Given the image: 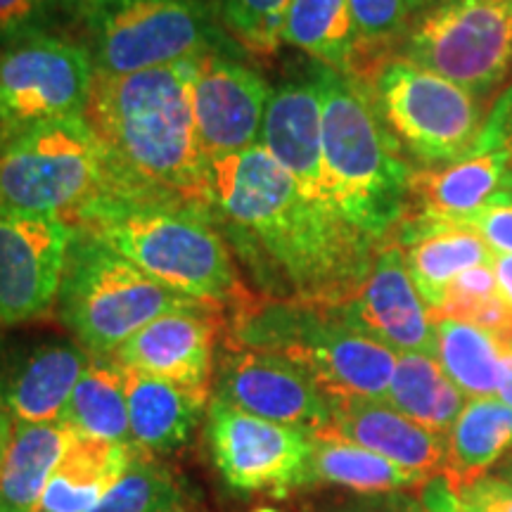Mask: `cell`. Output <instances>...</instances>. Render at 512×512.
Wrapping results in <instances>:
<instances>
[{"mask_svg":"<svg viewBox=\"0 0 512 512\" xmlns=\"http://www.w3.org/2000/svg\"><path fill=\"white\" fill-rule=\"evenodd\" d=\"M498 477H503V479H508V482H512V458L503 465V472Z\"/></svg>","mask_w":512,"mask_h":512,"instance_id":"f6af8a7d","label":"cell"},{"mask_svg":"<svg viewBox=\"0 0 512 512\" xmlns=\"http://www.w3.org/2000/svg\"><path fill=\"white\" fill-rule=\"evenodd\" d=\"M131 444L140 453H164L192 437L204 403L176 384L124 368Z\"/></svg>","mask_w":512,"mask_h":512,"instance_id":"cb8c5ba5","label":"cell"},{"mask_svg":"<svg viewBox=\"0 0 512 512\" xmlns=\"http://www.w3.org/2000/svg\"><path fill=\"white\" fill-rule=\"evenodd\" d=\"M283 43L302 50L320 67L347 74L356 43L349 0H292Z\"/></svg>","mask_w":512,"mask_h":512,"instance_id":"f1b7e54d","label":"cell"},{"mask_svg":"<svg viewBox=\"0 0 512 512\" xmlns=\"http://www.w3.org/2000/svg\"><path fill=\"white\" fill-rule=\"evenodd\" d=\"M498 155L503 162V190H512V86L503 88L491 102L484 128L472 157Z\"/></svg>","mask_w":512,"mask_h":512,"instance_id":"836d02e7","label":"cell"},{"mask_svg":"<svg viewBox=\"0 0 512 512\" xmlns=\"http://www.w3.org/2000/svg\"><path fill=\"white\" fill-rule=\"evenodd\" d=\"M74 228L93 235L171 290L211 306H240L242 285L233 249L209 216L152 204L100 202Z\"/></svg>","mask_w":512,"mask_h":512,"instance_id":"277c9868","label":"cell"},{"mask_svg":"<svg viewBox=\"0 0 512 512\" xmlns=\"http://www.w3.org/2000/svg\"><path fill=\"white\" fill-rule=\"evenodd\" d=\"M406 3H408V8H411L413 15H418V12L427 10V8H430V5L437 3V0H406Z\"/></svg>","mask_w":512,"mask_h":512,"instance_id":"ee69618b","label":"cell"},{"mask_svg":"<svg viewBox=\"0 0 512 512\" xmlns=\"http://www.w3.org/2000/svg\"><path fill=\"white\" fill-rule=\"evenodd\" d=\"M463 226L475 228L496 254H512V207L486 204V207L472 211Z\"/></svg>","mask_w":512,"mask_h":512,"instance_id":"d590c367","label":"cell"},{"mask_svg":"<svg viewBox=\"0 0 512 512\" xmlns=\"http://www.w3.org/2000/svg\"><path fill=\"white\" fill-rule=\"evenodd\" d=\"M498 190H503L498 155L467 157L448 166H418L408 185L403 219L463 223L472 211L486 207Z\"/></svg>","mask_w":512,"mask_h":512,"instance_id":"7402d4cb","label":"cell"},{"mask_svg":"<svg viewBox=\"0 0 512 512\" xmlns=\"http://www.w3.org/2000/svg\"><path fill=\"white\" fill-rule=\"evenodd\" d=\"M60 299L62 323L93 358H112L152 320L176 311H219L157 283L93 235L74 228Z\"/></svg>","mask_w":512,"mask_h":512,"instance_id":"5b68a950","label":"cell"},{"mask_svg":"<svg viewBox=\"0 0 512 512\" xmlns=\"http://www.w3.org/2000/svg\"><path fill=\"white\" fill-rule=\"evenodd\" d=\"M93 356L79 342H43L0 363V411L17 422H60Z\"/></svg>","mask_w":512,"mask_h":512,"instance_id":"ac0fdd59","label":"cell"},{"mask_svg":"<svg viewBox=\"0 0 512 512\" xmlns=\"http://www.w3.org/2000/svg\"><path fill=\"white\" fill-rule=\"evenodd\" d=\"M91 512H183L181 489L150 453L136 451L128 470Z\"/></svg>","mask_w":512,"mask_h":512,"instance_id":"1f68e13d","label":"cell"},{"mask_svg":"<svg viewBox=\"0 0 512 512\" xmlns=\"http://www.w3.org/2000/svg\"><path fill=\"white\" fill-rule=\"evenodd\" d=\"M437 361L470 399H494L501 387L503 349L489 332L458 320H434Z\"/></svg>","mask_w":512,"mask_h":512,"instance_id":"f546056e","label":"cell"},{"mask_svg":"<svg viewBox=\"0 0 512 512\" xmlns=\"http://www.w3.org/2000/svg\"><path fill=\"white\" fill-rule=\"evenodd\" d=\"M60 3V10L67 12L69 17L86 19V22H95V19L117 8L124 0H57Z\"/></svg>","mask_w":512,"mask_h":512,"instance_id":"f35d334b","label":"cell"},{"mask_svg":"<svg viewBox=\"0 0 512 512\" xmlns=\"http://www.w3.org/2000/svg\"><path fill=\"white\" fill-rule=\"evenodd\" d=\"M60 422L81 437L131 444L124 370L114 358H93L76 382Z\"/></svg>","mask_w":512,"mask_h":512,"instance_id":"83f0119b","label":"cell"},{"mask_svg":"<svg viewBox=\"0 0 512 512\" xmlns=\"http://www.w3.org/2000/svg\"><path fill=\"white\" fill-rule=\"evenodd\" d=\"M401 247L415 287L430 313L439 309L446 287L460 273L475 266L494 264V252L475 228L463 223H434L403 219L392 240Z\"/></svg>","mask_w":512,"mask_h":512,"instance_id":"ffe728a7","label":"cell"},{"mask_svg":"<svg viewBox=\"0 0 512 512\" xmlns=\"http://www.w3.org/2000/svg\"><path fill=\"white\" fill-rule=\"evenodd\" d=\"M271 93L264 76L230 53L197 57L192 110L209 162L240 155L261 143Z\"/></svg>","mask_w":512,"mask_h":512,"instance_id":"5bb4252c","label":"cell"},{"mask_svg":"<svg viewBox=\"0 0 512 512\" xmlns=\"http://www.w3.org/2000/svg\"><path fill=\"white\" fill-rule=\"evenodd\" d=\"M335 311L351 328L377 339L396 354L437 358V332L430 306L422 302L401 247L394 242L380 247L366 283L347 306Z\"/></svg>","mask_w":512,"mask_h":512,"instance_id":"9a60e30c","label":"cell"},{"mask_svg":"<svg viewBox=\"0 0 512 512\" xmlns=\"http://www.w3.org/2000/svg\"><path fill=\"white\" fill-rule=\"evenodd\" d=\"M214 223L266 299L342 309L373 271L382 242L306 197L261 145L211 162Z\"/></svg>","mask_w":512,"mask_h":512,"instance_id":"6da1fadb","label":"cell"},{"mask_svg":"<svg viewBox=\"0 0 512 512\" xmlns=\"http://www.w3.org/2000/svg\"><path fill=\"white\" fill-rule=\"evenodd\" d=\"M216 399L306 432L330 427L328 396L299 363L275 351L230 347L219 370Z\"/></svg>","mask_w":512,"mask_h":512,"instance_id":"4fadbf2b","label":"cell"},{"mask_svg":"<svg viewBox=\"0 0 512 512\" xmlns=\"http://www.w3.org/2000/svg\"><path fill=\"white\" fill-rule=\"evenodd\" d=\"M219 311H176L152 320L114 351L119 366L159 377L207 401L214 382Z\"/></svg>","mask_w":512,"mask_h":512,"instance_id":"2e32d148","label":"cell"},{"mask_svg":"<svg viewBox=\"0 0 512 512\" xmlns=\"http://www.w3.org/2000/svg\"><path fill=\"white\" fill-rule=\"evenodd\" d=\"M475 512H512V482L503 477H484L456 494Z\"/></svg>","mask_w":512,"mask_h":512,"instance_id":"8d00e7d4","label":"cell"},{"mask_svg":"<svg viewBox=\"0 0 512 512\" xmlns=\"http://www.w3.org/2000/svg\"><path fill=\"white\" fill-rule=\"evenodd\" d=\"M74 226L0 209V325L36 320L60 299Z\"/></svg>","mask_w":512,"mask_h":512,"instance_id":"7c38bea8","label":"cell"},{"mask_svg":"<svg viewBox=\"0 0 512 512\" xmlns=\"http://www.w3.org/2000/svg\"><path fill=\"white\" fill-rule=\"evenodd\" d=\"M195 60L126 76L95 72L83 119L107 162L110 195L102 202L152 204L214 219L211 162L192 110Z\"/></svg>","mask_w":512,"mask_h":512,"instance_id":"7a4b0ae2","label":"cell"},{"mask_svg":"<svg viewBox=\"0 0 512 512\" xmlns=\"http://www.w3.org/2000/svg\"><path fill=\"white\" fill-rule=\"evenodd\" d=\"M256 512H278V510H273V508H259Z\"/></svg>","mask_w":512,"mask_h":512,"instance_id":"bcb514c9","label":"cell"},{"mask_svg":"<svg viewBox=\"0 0 512 512\" xmlns=\"http://www.w3.org/2000/svg\"><path fill=\"white\" fill-rule=\"evenodd\" d=\"M323 88V164L330 202L370 238L387 245L408 207L413 169L368 88L320 67Z\"/></svg>","mask_w":512,"mask_h":512,"instance_id":"3957f363","label":"cell"},{"mask_svg":"<svg viewBox=\"0 0 512 512\" xmlns=\"http://www.w3.org/2000/svg\"><path fill=\"white\" fill-rule=\"evenodd\" d=\"M351 444L368 448L427 479L441 477L446 463V437L396 411L387 401L332 399L330 427Z\"/></svg>","mask_w":512,"mask_h":512,"instance_id":"d6986e66","label":"cell"},{"mask_svg":"<svg viewBox=\"0 0 512 512\" xmlns=\"http://www.w3.org/2000/svg\"><path fill=\"white\" fill-rule=\"evenodd\" d=\"M512 448V408L501 399H470L446 434L444 482L453 494L489 477Z\"/></svg>","mask_w":512,"mask_h":512,"instance_id":"d4e9b609","label":"cell"},{"mask_svg":"<svg viewBox=\"0 0 512 512\" xmlns=\"http://www.w3.org/2000/svg\"><path fill=\"white\" fill-rule=\"evenodd\" d=\"M57 0H0V46L46 34Z\"/></svg>","mask_w":512,"mask_h":512,"instance_id":"e575fe53","label":"cell"},{"mask_svg":"<svg viewBox=\"0 0 512 512\" xmlns=\"http://www.w3.org/2000/svg\"><path fill=\"white\" fill-rule=\"evenodd\" d=\"M93 57L79 43L38 34L0 50V145L31 128L83 117Z\"/></svg>","mask_w":512,"mask_h":512,"instance_id":"30bf717a","label":"cell"},{"mask_svg":"<svg viewBox=\"0 0 512 512\" xmlns=\"http://www.w3.org/2000/svg\"><path fill=\"white\" fill-rule=\"evenodd\" d=\"M349 10L356 43L344 76L370 86L384 64L399 57L413 12L406 0H349Z\"/></svg>","mask_w":512,"mask_h":512,"instance_id":"4dcf8cb0","label":"cell"},{"mask_svg":"<svg viewBox=\"0 0 512 512\" xmlns=\"http://www.w3.org/2000/svg\"><path fill=\"white\" fill-rule=\"evenodd\" d=\"M354 512H427L425 505H415L411 501H389V503H373V505H358Z\"/></svg>","mask_w":512,"mask_h":512,"instance_id":"60d3db41","label":"cell"},{"mask_svg":"<svg viewBox=\"0 0 512 512\" xmlns=\"http://www.w3.org/2000/svg\"><path fill=\"white\" fill-rule=\"evenodd\" d=\"M136 446L95 437H69L48 479L38 512H91L128 470Z\"/></svg>","mask_w":512,"mask_h":512,"instance_id":"603a6c76","label":"cell"},{"mask_svg":"<svg viewBox=\"0 0 512 512\" xmlns=\"http://www.w3.org/2000/svg\"><path fill=\"white\" fill-rule=\"evenodd\" d=\"M335 484L358 494H396L403 489H418L430 479L415 475L406 467L377 453L342 439L332 430L311 432V456L304 484Z\"/></svg>","mask_w":512,"mask_h":512,"instance_id":"484cf974","label":"cell"},{"mask_svg":"<svg viewBox=\"0 0 512 512\" xmlns=\"http://www.w3.org/2000/svg\"><path fill=\"white\" fill-rule=\"evenodd\" d=\"M207 437L221 475L235 489L287 494L306 482L311 432L256 418L214 399L207 413Z\"/></svg>","mask_w":512,"mask_h":512,"instance_id":"8fae6325","label":"cell"},{"mask_svg":"<svg viewBox=\"0 0 512 512\" xmlns=\"http://www.w3.org/2000/svg\"><path fill=\"white\" fill-rule=\"evenodd\" d=\"M384 401L444 437L465 408V394L451 382L437 358L427 354H399Z\"/></svg>","mask_w":512,"mask_h":512,"instance_id":"4316f807","label":"cell"},{"mask_svg":"<svg viewBox=\"0 0 512 512\" xmlns=\"http://www.w3.org/2000/svg\"><path fill=\"white\" fill-rule=\"evenodd\" d=\"M494 273L503 297L512 304V254H494Z\"/></svg>","mask_w":512,"mask_h":512,"instance_id":"ab89813d","label":"cell"},{"mask_svg":"<svg viewBox=\"0 0 512 512\" xmlns=\"http://www.w3.org/2000/svg\"><path fill=\"white\" fill-rule=\"evenodd\" d=\"M292 0H221L226 36L252 57H273L283 46V27Z\"/></svg>","mask_w":512,"mask_h":512,"instance_id":"d6a6232c","label":"cell"},{"mask_svg":"<svg viewBox=\"0 0 512 512\" xmlns=\"http://www.w3.org/2000/svg\"><path fill=\"white\" fill-rule=\"evenodd\" d=\"M422 505H425L427 512H475L467 508V505L448 489L444 477H434L425 484Z\"/></svg>","mask_w":512,"mask_h":512,"instance_id":"74e56055","label":"cell"},{"mask_svg":"<svg viewBox=\"0 0 512 512\" xmlns=\"http://www.w3.org/2000/svg\"><path fill=\"white\" fill-rule=\"evenodd\" d=\"M503 349V370H501V387H498V396L503 403L512 408V349Z\"/></svg>","mask_w":512,"mask_h":512,"instance_id":"b9f144b4","label":"cell"},{"mask_svg":"<svg viewBox=\"0 0 512 512\" xmlns=\"http://www.w3.org/2000/svg\"><path fill=\"white\" fill-rule=\"evenodd\" d=\"M489 204H505V207H512V190H498L494 197H491Z\"/></svg>","mask_w":512,"mask_h":512,"instance_id":"7bdbcfd3","label":"cell"},{"mask_svg":"<svg viewBox=\"0 0 512 512\" xmlns=\"http://www.w3.org/2000/svg\"><path fill=\"white\" fill-rule=\"evenodd\" d=\"M72 432L62 422H17L0 411V512H38Z\"/></svg>","mask_w":512,"mask_h":512,"instance_id":"44dd1931","label":"cell"},{"mask_svg":"<svg viewBox=\"0 0 512 512\" xmlns=\"http://www.w3.org/2000/svg\"><path fill=\"white\" fill-rule=\"evenodd\" d=\"M366 88L408 159L420 166H448L472 157L486 121V102L458 83L399 55Z\"/></svg>","mask_w":512,"mask_h":512,"instance_id":"52a82bcc","label":"cell"},{"mask_svg":"<svg viewBox=\"0 0 512 512\" xmlns=\"http://www.w3.org/2000/svg\"><path fill=\"white\" fill-rule=\"evenodd\" d=\"M399 55L489 105L512 76V0H437L411 19Z\"/></svg>","mask_w":512,"mask_h":512,"instance_id":"ba28073f","label":"cell"},{"mask_svg":"<svg viewBox=\"0 0 512 512\" xmlns=\"http://www.w3.org/2000/svg\"><path fill=\"white\" fill-rule=\"evenodd\" d=\"M261 147L297 181L311 200L330 204L323 164V88L318 64L271 93L261 128Z\"/></svg>","mask_w":512,"mask_h":512,"instance_id":"e0dca14e","label":"cell"},{"mask_svg":"<svg viewBox=\"0 0 512 512\" xmlns=\"http://www.w3.org/2000/svg\"><path fill=\"white\" fill-rule=\"evenodd\" d=\"M95 72L126 76L192 60L230 38L204 0H124L93 22Z\"/></svg>","mask_w":512,"mask_h":512,"instance_id":"9c48e42d","label":"cell"},{"mask_svg":"<svg viewBox=\"0 0 512 512\" xmlns=\"http://www.w3.org/2000/svg\"><path fill=\"white\" fill-rule=\"evenodd\" d=\"M107 195L105 155L83 117L36 126L0 145V209L76 226Z\"/></svg>","mask_w":512,"mask_h":512,"instance_id":"8992f818","label":"cell"}]
</instances>
